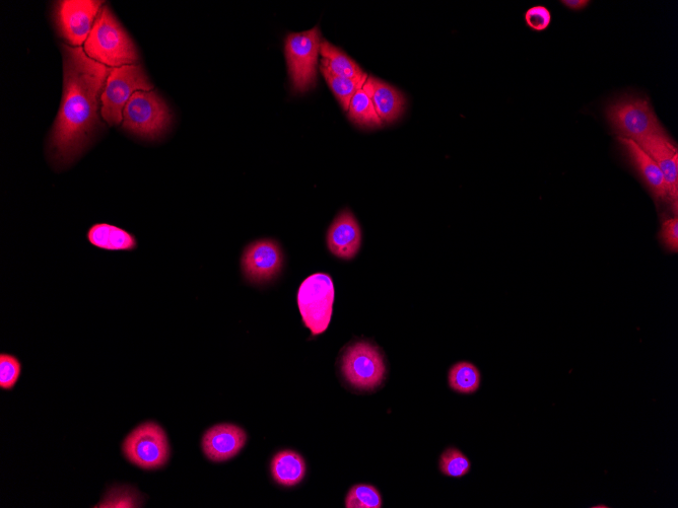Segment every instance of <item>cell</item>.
<instances>
[{
	"label": "cell",
	"instance_id": "cell-13",
	"mask_svg": "<svg viewBox=\"0 0 678 508\" xmlns=\"http://www.w3.org/2000/svg\"><path fill=\"white\" fill-rule=\"evenodd\" d=\"M329 251L337 258L351 260L362 247V230L350 209L336 216L327 233Z\"/></svg>",
	"mask_w": 678,
	"mask_h": 508
},
{
	"label": "cell",
	"instance_id": "cell-12",
	"mask_svg": "<svg viewBox=\"0 0 678 508\" xmlns=\"http://www.w3.org/2000/svg\"><path fill=\"white\" fill-rule=\"evenodd\" d=\"M637 143L656 162L661 170L667 188L668 199L674 202L676 213L678 197V151L676 145L664 130L648 135Z\"/></svg>",
	"mask_w": 678,
	"mask_h": 508
},
{
	"label": "cell",
	"instance_id": "cell-17",
	"mask_svg": "<svg viewBox=\"0 0 678 508\" xmlns=\"http://www.w3.org/2000/svg\"><path fill=\"white\" fill-rule=\"evenodd\" d=\"M320 55L322 56L321 64L327 67L334 76L362 84L368 80L366 72L355 60L326 40H322Z\"/></svg>",
	"mask_w": 678,
	"mask_h": 508
},
{
	"label": "cell",
	"instance_id": "cell-25",
	"mask_svg": "<svg viewBox=\"0 0 678 508\" xmlns=\"http://www.w3.org/2000/svg\"><path fill=\"white\" fill-rule=\"evenodd\" d=\"M22 371L21 362L10 354L0 355V387L10 390L16 385Z\"/></svg>",
	"mask_w": 678,
	"mask_h": 508
},
{
	"label": "cell",
	"instance_id": "cell-27",
	"mask_svg": "<svg viewBox=\"0 0 678 508\" xmlns=\"http://www.w3.org/2000/svg\"><path fill=\"white\" fill-rule=\"evenodd\" d=\"M662 246L671 253L678 251V220L677 216L665 220L659 233Z\"/></svg>",
	"mask_w": 678,
	"mask_h": 508
},
{
	"label": "cell",
	"instance_id": "cell-1",
	"mask_svg": "<svg viewBox=\"0 0 678 508\" xmlns=\"http://www.w3.org/2000/svg\"><path fill=\"white\" fill-rule=\"evenodd\" d=\"M62 51L63 94L48 153L55 167L65 168L83 155L101 126L98 112L111 69L82 47L62 45Z\"/></svg>",
	"mask_w": 678,
	"mask_h": 508
},
{
	"label": "cell",
	"instance_id": "cell-16",
	"mask_svg": "<svg viewBox=\"0 0 678 508\" xmlns=\"http://www.w3.org/2000/svg\"><path fill=\"white\" fill-rule=\"evenodd\" d=\"M363 89L370 94L382 122L393 123L402 115L405 99L395 87L376 78L368 77Z\"/></svg>",
	"mask_w": 678,
	"mask_h": 508
},
{
	"label": "cell",
	"instance_id": "cell-2",
	"mask_svg": "<svg viewBox=\"0 0 678 508\" xmlns=\"http://www.w3.org/2000/svg\"><path fill=\"white\" fill-rule=\"evenodd\" d=\"M86 54L108 66L134 65L139 53L108 7H102L85 44Z\"/></svg>",
	"mask_w": 678,
	"mask_h": 508
},
{
	"label": "cell",
	"instance_id": "cell-11",
	"mask_svg": "<svg viewBox=\"0 0 678 508\" xmlns=\"http://www.w3.org/2000/svg\"><path fill=\"white\" fill-rule=\"evenodd\" d=\"M284 255L274 240H259L250 244L241 259L248 280L263 283L275 278L282 270Z\"/></svg>",
	"mask_w": 678,
	"mask_h": 508
},
{
	"label": "cell",
	"instance_id": "cell-29",
	"mask_svg": "<svg viewBox=\"0 0 678 508\" xmlns=\"http://www.w3.org/2000/svg\"><path fill=\"white\" fill-rule=\"evenodd\" d=\"M593 507H608V506H606V505H596V506H593Z\"/></svg>",
	"mask_w": 678,
	"mask_h": 508
},
{
	"label": "cell",
	"instance_id": "cell-22",
	"mask_svg": "<svg viewBox=\"0 0 678 508\" xmlns=\"http://www.w3.org/2000/svg\"><path fill=\"white\" fill-rule=\"evenodd\" d=\"M320 71L338 103L341 104L345 111H348L353 97L365 84L336 77L322 64L320 65Z\"/></svg>",
	"mask_w": 678,
	"mask_h": 508
},
{
	"label": "cell",
	"instance_id": "cell-14",
	"mask_svg": "<svg viewBox=\"0 0 678 508\" xmlns=\"http://www.w3.org/2000/svg\"><path fill=\"white\" fill-rule=\"evenodd\" d=\"M246 432L234 424H219L208 430L202 439V448L209 460L225 462L244 448Z\"/></svg>",
	"mask_w": 678,
	"mask_h": 508
},
{
	"label": "cell",
	"instance_id": "cell-23",
	"mask_svg": "<svg viewBox=\"0 0 678 508\" xmlns=\"http://www.w3.org/2000/svg\"><path fill=\"white\" fill-rule=\"evenodd\" d=\"M439 467L442 474L447 477L462 478L469 474L471 463L460 450L451 447L441 455Z\"/></svg>",
	"mask_w": 678,
	"mask_h": 508
},
{
	"label": "cell",
	"instance_id": "cell-9",
	"mask_svg": "<svg viewBox=\"0 0 678 508\" xmlns=\"http://www.w3.org/2000/svg\"><path fill=\"white\" fill-rule=\"evenodd\" d=\"M123 452L127 460L142 469H159L170 457L166 432L157 423H144L128 435Z\"/></svg>",
	"mask_w": 678,
	"mask_h": 508
},
{
	"label": "cell",
	"instance_id": "cell-3",
	"mask_svg": "<svg viewBox=\"0 0 678 508\" xmlns=\"http://www.w3.org/2000/svg\"><path fill=\"white\" fill-rule=\"evenodd\" d=\"M322 43L319 27L303 33L289 34L285 54L292 89L295 94H305L317 85L318 55Z\"/></svg>",
	"mask_w": 678,
	"mask_h": 508
},
{
	"label": "cell",
	"instance_id": "cell-7",
	"mask_svg": "<svg viewBox=\"0 0 678 508\" xmlns=\"http://www.w3.org/2000/svg\"><path fill=\"white\" fill-rule=\"evenodd\" d=\"M606 120L620 136L636 142L655 132L664 130L650 105L640 97H623L605 110Z\"/></svg>",
	"mask_w": 678,
	"mask_h": 508
},
{
	"label": "cell",
	"instance_id": "cell-8",
	"mask_svg": "<svg viewBox=\"0 0 678 508\" xmlns=\"http://www.w3.org/2000/svg\"><path fill=\"white\" fill-rule=\"evenodd\" d=\"M298 307L305 326L313 336L324 333L331 322L334 303V284L325 273L307 277L297 296Z\"/></svg>",
	"mask_w": 678,
	"mask_h": 508
},
{
	"label": "cell",
	"instance_id": "cell-28",
	"mask_svg": "<svg viewBox=\"0 0 678 508\" xmlns=\"http://www.w3.org/2000/svg\"><path fill=\"white\" fill-rule=\"evenodd\" d=\"M561 4L567 9L580 12L584 11L590 4V0H561Z\"/></svg>",
	"mask_w": 678,
	"mask_h": 508
},
{
	"label": "cell",
	"instance_id": "cell-21",
	"mask_svg": "<svg viewBox=\"0 0 678 508\" xmlns=\"http://www.w3.org/2000/svg\"><path fill=\"white\" fill-rule=\"evenodd\" d=\"M348 116L354 124L364 128H378L383 124L375 110L370 94L363 88L353 97Z\"/></svg>",
	"mask_w": 678,
	"mask_h": 508
},
{
	"label": "cell",
	"instance_id": "cell-24",
	"mask_svg": "<svg viewBox=\"0 0 678 508\" xmlns=\"http://www.w3.org/2000/svg\"><path fill=\"white\" fill-rule=\"evenodd\" d=\"M382 497L380 492L372 485L360 484L354 486L346 498L348 508H380Z\"/></svg>",
	"mask_w": 678,
	"mask_h": 508
},
{
	"label": "cell",
	"instance_id": "cell-4",
	"mask_svg": "<svg viewBox=\"0 0 678 508\" xmlns=\"http://www.w3.org/2000/svg\"><path fill=\"white\" fill-rule=\"evenodd\" d=\"M171 123V111L156 92L134 93L123 110V128L145 139H159Z\"/></svg>",
	"mask_w": 678,
	"mask_h": 508
},
{
	"label": "cell",
	"instance_id": "cell-20",
	"mask_svg": "<svg viewBox=\"0 0 678 508\" xmlns=\"http://www.w3.org/2000/svg\"><path fill=\"white\" fill-rule=\"evenodd\" d=\"M449 387L462 395H471L479 391L482 382L480 370L468 361L457 362L449 371Z\"/></svg>",
	"mask_w": 678,
	"mask_h": 508
},
{
	"label": "cell",
	"instance_id": "cell-10",
	"mask_svg": "<svg viewBox=\"0 0 678 508\" xmlns=\"http://www.w3.org/2000/svg\"><path fill=\"white\" fill-rule=\"evenodd\" d=\"M102 4L94 0L59 2L54 12V19L61 36L72 45L81 47L88 40Z\"/></svg>",
	"mask_w": 678,
	"mask_h": 508
},
{
	"label": "cell",
	"instance_id": "cell-5",
	"mask_svg": "<svg viewBox=\"0 0 678 508\" xmlns=\"http://www.w3.org/2000/svg\"><path fill=\"white\" fill-rule=\"evenodd\" d=\"M150 83L141 65H125L111 69L103 95L102 117L109 125H118L123 119V110L134 93L152 92Z\"/></svg>",
	"mask_w": 678,
	"mask_h": 508
},
{
	"label": "cell",
	"instance_id": "cell-6",
	"mask_svg": "<svg viewBox=\"0 0 678 508\" xmlns=\"http://www.w3.org/2000/svg\"><path fill=\"white\" fill-rule=\"evenodd\" d=\"M341 370L346 381L360 391H374L387 375L385 359L379 347L367 342H356L345 350Z\"/></svg>",
	"mask_w": 678,
	"mask_h": 508
},
{
	"label": "cell",
	"instance_id": "cell-15",
	"mask_svg": "<svg viewBox=\"0 0 678 508\" xmlns=\"http://www.w3.org/2000/svg\"><path fill=\"white\" fill-rule=\"evenodd\" d=\"M620 144L625 151L630 163L638 172L652 194L659 199L667 200V188L661 170L656 162L640 147V145L628 138L619 137Z\"/></svg>",
	"mask_w": 678,
	"mask_h": 508
},
{
	"label": "cell",
	"instance_id": "cell-19",
	"mask_svg": "<svg viewBox=\"0 0 678 508\" xmlns=\"http://www.w3.org/2000/svg\"><path fill=\"white\" fill-rule=\"evenodd\" d=\"M304 458L294 451H283L271 461V474L280 485L292 487L298 485L306 475Z\"/></svg>",
	"mask_w": 678,
	"mask_h": 508
},
{
	"label": "cell",
	"instance_id": "cell-18",
	"mask_svg": "<svg viewBox=\"0 0 678 508\" xmlns=\"http://www.w3.org/2000/svg\"><path fill=\"white\" fill-rule=\"evenodd\" d=\"M87 237L94 247L105 251H133L138 248L137 238L108 224L94 225Z\"/></svg>",
	"mask_w": 678,
	"mask_h": 508
},
{
	"label": "cell",
	"instance_id": "cell-26",
	"mask_svg": "<svg viewBox=\"0 0 678 508\" xmlns=\"http://www.w3.org/2000/svg\"><path fill=\"white\" fill-rule=\"evenodd\" d=\"M527 27L534 32L547 31L553 21L551 11L544 6H535L530 8L524 15Z\"/></svg>",
	"mask_w": 678,
	"mask_h": 508
}]
</instances>
